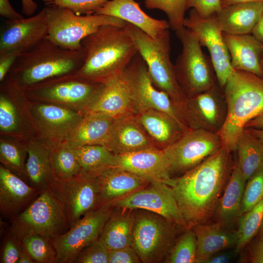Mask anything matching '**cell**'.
<instances>
[{"instance_id": "obj_1", "label": "cell", "mask_w": 263, "mask_h": 263, "mask_svg": "<svg viewBox=\"0 0 263 263\" xmlns=\"http://www.w3.org/2000/svg\"><path fill=\"white\" fill-rule=\"evenodd\" d=\"M231 153L223 146L197 166L172 178L170 187L187 228L213 218L234 164Z\"/></svg>"}, {"instance_id": "obj_2", "label": "cell", "mask_w": 263, "mask_h": 263, "mask_svg": "<svg viewBox=\"0 0 263 263\" xmlns=\"http://www.w3.org/2000/svg\"><path fill=\"white\" fill-rule=\"evenodd\" d=\"M83 62L75 73L87 81L105 84L119 76L138 50L124 27L106 25L81 41Z\"/></svg>"}, {"instance_id": "obj_3", "label": "cell", "mask_w": 263, "mask_h": 263, "mask_svg": "<svg viewBox=\"0 0 263 263\" xmlns=\"http://www.w3.org/2000/svg\"><path fill=\"white\" fill-rule=\"evenodd\" d=\"M223 89L227 113L217 133L223 146L233 152L246 124L263 113V77L235 71Z\"/></svg>"}, {"instance_id": "obj_4", "label": "cell", "mask_w": 263, "mask_h": 263, "mask_svg": "<svg viewBox=\"0 0 263 263\" xmlns=\"http://www.w3.org/2000/svg\"><path fill=\"white\" fill-rule=\"evenodd\" d=\"M83 62L82 50L71 51L47 38L17 58L10 79L24 89L55 77L75 73Z\"/></svg>"}, {"instance_id": "obj_5", "label": "cell", "mask_w": 263, "mask_h": 263, "mask_svg": "<svg viewBox=\"0 0 263 263\" xmlns=\"http://www.w3.org/2000/svg\"><path fill=\"white\" fill-rule=\"evenodd\" d=\"M124 28L145 60L154 85L169 95L187 122L188 98L177 80L174 65L170 59L169 29L158 38H153L127 22Z\"/></svg>"}, {"instance_id": "obj_6", "label": "cell", "mask_w": 263, "mask_h": 263, "mask_svg": "<svg viewBox=\"0 0 263 263\" xmlns=\"http://www.w3.org/2000/svg\"><path fill=\"white\" fill-rule=\"evenodd\" d=\"M46 38L58 46L71 51L82 50L81 41L100 27H124L126 22L113 16L95 13L77 15L66 8L46 6Z\"/></svg>"}, {"instance_id": "obj_7", "label": "cell", "mask_w": 263, "mask_h": 263, "mask_svg": "<svg viewBox=\"0 0 263 263\" xmlns=\"http://www.w3.org/2000/svg\"><path fill=\"white\" fill-rule=\"evenodd\" d=\"M175 34L182 49L174 65L177 80L188 98L218 84L211 61L203 53L195 34L183 26Z\"/></svg>"}, {"instance_id": "obj_8", "label": "cell", "mask_w": 263, "mask_h": 263, "mask_svg": "<svg viewBox=\"0 0 263 263\" xmlns=\"http://www.w3.org/2000/svg\"><path fill=\"white\" fill-rule=\"evenodd\" d=\"M131 246L142 263L164 262L176 241V224L156 213L133 209Z\"/></svg>"}, {"instance_id": "obj_9", "label": "cell", "mask_w": 263, "mask_h": 263, "mask_svg": "<svg viewBox=\"0 0 263 263\" xmlns=\"http://www.w3.org/2000/svg\"><path fill=\"white\" fill-rule=\"evenodd\" d=\"M13 220L11 232L13 239L21 241L32 234L52 239L64 228L68 221L65 208L49 188Z\"/></svg>"}, {"instance_id": "obj_10", "label": "cell", "mask_w": 263, "mask_h": 263, "mask_svg": "<svg viewBox=\"0 0 263 263\" xmlns=\"http://www.w3.org/2000/svg\"><path fill=\"white\" fill-rule=\"evenodd\" d=\"M104 86L83 79L74 73L50 79L23 90L31 97L85 113L97 99Z\"/></svg>"}, {"instance_id": "obj_11", "label": "cell", "mask_w": 263, "mask_h": 263, "mask_svg": "<svg viewBox=\"0 0 263 263\" xmlns=\"http://www.w3.org/2000/svg\"><path fill=\"white\" fill-rule=\"evenodd\" d=\"M120 77L138 111L153 109L173 117L185 131L191 130L169 95L153 83L147 64L137 54L126 67Z\"/></svg>"}, {"instance_id": "obj_12", "label": "cell", "mask_w": 263, "mask_h": 263, "mask_svg": "<svg viewBox=\"0 0 263 263\" xmlns=\"http://www.w3.org/2000/svg\"><path fill=\"white\" fill-rule=\"evenodd\" d=\"M48 188L63 204L71 226L86 213L104 205L98 178L93 171L82 169L67 179L56 178Z\"/></svg>"}, {"instance_id": "obj_13", "label": "cell", "mask_w": 263, "mask_h": 263, "mask_svg": "<svg viewBox=\"0 0 263 263\" xmlns=\"http://www.w3.org/2000/svg\"><path fill=\"white\" fill-rule=\"evenodd\" d=\"M114 207L107 203L86 213L71 228L52 239L56 252L55 263H73L79 253L98 239Z\"/></svg>"}, {"instance_id": "obj_14", "label": "cell", "mask_w": 263, "mask_h": 263, "mask_svg": "<svg viewBox=\"0 0 263 263\" xmlns=\"http://www.w3.org/2000/svg\"><path fill=\"white\" fill-rule=\"evenodd\" d=\"M223 146L217 133L191 129L163 150L172 174H182L193 168Z\"/></svg>"}, {"instance_id": "obj_15", "label": "cell", "mask_w": 263, "mask_h": 263, "mask_svg": "<svg viewBox=\"0 0 263 263\" xmlns=\"http://www.w3.org/2000/svg\"><path fill=\"white\" fill-rule=\"evenodd\" d=\"M215 14L204 18L191 9L188 17L184 20L183 26L192 31L201 45L207 49L218 84L223 89L229 77L235 71L232 67L223 32Z\"/></svg>"}, {"instance_id": "obj_16", "label": "cell", "mask_w": 263, "mask_h": 263, "mask_svg": "<svg viewBox=\"0 0 263 263\" xmlns=\"http://www.w3.org/2000/svg\"><path fill=\"white\" fill-rule=\"evenodd\" d=\"M112 204L114 207L151 211L180 227L187 228L173 190L164 183L150 182L146 187Z\"/></svg>"}, {"instance_id": "obj_17", "label": "cell", "mask_w": 263, "mask_h": 263, "mask_svg": "<svg viewBox=\"0 0 263 263\" xmlns=\"http://www.w3.org/2000/svg\"><path fill=\"white\" fill-rule=\"evenodd\" d=\"M47 34L44 8L27 18L6 20L0 36V55L12 51L26 52L46 38Z\"/></svg>"}, {"instance_id": "obj_18", "label": "cell", "mask_w": 263, "mask_h": 263, "mask_svg": "<svg viewBox=\"0 0 263 263\" xmlns=\"http://www.w3.org/2000/svg\"><path fill=\"white\" fill-rule=\"evenodd\" d=\"M31 113L41 134L56 145L68 139L84 115L62 105L45 103L33 104Z\"/></svg>"}, {"instance_id": "obj_19", "label": "cell", "mask_w": 263, "mask_h": 263, "mask_svg": "<svg viewBox=\"0 0 263 263\" xmlns=\"http://www.w3.org/2000/svg\"><path fill=\"white\" fill-rule=\"evenodd\" d=\"M219 84L188 98L186 121L191 129H201L217 133L226 117L224 92Z\"/></svg>"}, {"instance_id": "obj_20", "label": "cell", "mask_w": 263, "mask_h": 263, "mask_svg": "<svg viewBox=\"0 0 263 263\" xmlns=\"http://www.w3.org/2000/svg\"><path fill=\"white\" fill-rule=\"evenodd\" d=\"M114 166L132 172L150 182H162L170 186L173 178L163 150L156 147L116 155Z\"/></svg>"}, {"instance_id": "obj_21", "label": "cell", "mask_w": 263, "mask_h": 263, "mask_svg": "<svg viewBox=\"0 0 263 263\" xmlns=\"http://www.w3.org/2000/svg\"><path fill=\"white\" fill-rule=\"evenodd\" d=\"M105 146L116 155L156 147L135 115L114 119Z\"/></svg>"}, {"instance_id": "obj_22", "label": "cell", "mask_w": 263, "mask_h": 263, "mask_svg": "<svg viewBox=\"0 0 263 263\" xmlns=\"http://www.w3.org/2000/svg\"><path fill=\"white\" fill-rule=\"evenodd\" d=\"M94 13L119 18L153 38H158L170 29L168 21L150 17L134 0H110Z\"/></svg>"}, {"instance_id": "obj_23", "label": "cell", "mask_w": 263, "mask_h": 263, "mask_svg": "<svg viewBox=\"0 0 263 263\" xmlns=\"http://www.w3.org/2000/svg\"><path fill=\"white\" fill-rule=\"evenodd\" d=\"M232 67L263 77L261 65L263 43L252 35H232L223 32Z\"/></svg>"}, {"instance_id": "obj_24", "label": "cell", "mask_w": 263, "mask_h": 263, "mask_svg": "<svg viewBox=\"0 0 263 263\" xmlns=\"http://www.w3.org/2000/svg\"><path fill=\"white\" fill-rule=\"evenodd\" d=\"M94 172L99 180L103 204L112 203L150 183L143 177L115 166L105 168Z\"/></svg>"}, {"instance_id": "obj_25", "label": "cell", "mask_w": 263, "mask_h": 263, "mask_svg": "<svg viewBox=\"0 0 263 263\" xmlns=\"http://www.w3.org/2000/svg\"><path fill=\"white\" fill-rule=\"evenodd\" d=\"M191 228L197 238L196 263H203L214 254L235 248L237 245V231L218 223L199 224Z\"/></svg>"}, {"instance_id": "obj_26", "label": "cell", "mask_w": 263, "mask_h": 263, "mask_svg": "<svg viewBox=\"0 0 263 263\" xmlns=\"http://www.w3.org/2000/svg\"><path fill=\"white\" fill-rule=\"evenodd\" d=\"M104 85L97 99L85 113H99L114 119L138 113L136 106L120 75Z\"/></svg>"}, {"instance_id": "obj_27", "label": "cell", "mask_w": 263, "mask_h": 263, "mask_svg": "<svg viewBox=\"0 0 263 263\" xmlns=\"http://www.w3.org/2000/svg\"><path fill=\"white\" fill-rule=\"evenodd\" d=\"M263 12V2L234 4L216 13L217 22L223 33L232 35L248 34Z\"/></svg>"}, {"instance_id": "obj_28", "label": "cell", "mask_w": 263, "mask_h": 263, "mask_svg": "<svg viewBox=\"0 0 263 263\" xmlns=\"http://www.w3.org/2000/svg\"><path fill=\"white\" fill-rule=\"evenodd\" d=\"M246 181L239 167L237 159L216 209L215 222L230 228L242 215V200Z\"/></svg>"}, {"instance_id": "obj_29", "label": "cell", "mask_w": 263, "mask_h": 263, "mask_svg": "<svg viewBox=\"0 0 263 263\" xmlns=\"http://www.w3.org/2000/svg\"><path fill=\"white\" fill-rule=\"evenodd\" d=\"M135 116L155 146L164 150L186 132L168 113L153 109L141 111Z\"/></svg>"}, {"instance_id": "obj_30", "label": "cell", "mask_w": 263, "mask_h": 263, "mask_svg": "<svg viewBox=\"0 0 263 263\" xmlns=\"http://www.w3.org/2000/svg\"><path fill=\"white\" fill-rule=\"evenodd\" d=\"M114 120L104 113H86L66 142L73 148L85 145L105 146Z\"/></svg>"}, {"instance_id": "obj_31", "label": "cell", "mask_w": 263, "mask_h": 263, "mask_svg": "<svg viewBox=\"0 0 263 263\" xmlns=\"http://www.w3.org/2000/svg\"><path fill=\"white\" fill-rule=\"evenodd\" d=\"M26 170L33 187L43 189L56 178L52 160V147L36 141L26 146Z\"/></svg>"}, {"instance_id": "obj_32", "label": "cell", "mask_w": 263, "mask_h": 263, "mask_svg": "<svg viewBox=\"0 0 263 263\" xmlns=\"http://www.w3.org/2000/svg\"><path fill=\"white\" fill-rule=\"evenodd\" d=\"M134 221L133 210L114 207L99 240L109 250L131 246Z\"/></svg>"}, {"instance_id": "obj_33", "label": "cell", "mask_w": 263, "mask_h": 263, "mask_svg": "<svg viewBox=\"0 0 263 263\" xmlns=\"http://www.w3.org/2000/svg\"><path fill=\"white\" fill-rule=\"evenodd\" d=\"M20 177L3 165L0 166V208L5 215H13L34 192Z\"/></svg>"}, {"instance_id": "obj_34", "label": "cell", "mask_w": 263, "mask_h": 263, "mask_svg": "<svg viewBox=\"0 0 263 263\" xmlns=\"http://www.w3.org/2000/svg\"><path fill=\"white\" fill-rule=\"evenodd\" d=\"M238 163L246 181L263 166V143L246 128L236 144Z\"/></svg>"}, {"instance_id": "obj_35", "label": "cell", "mask_w": 263, "mask_h": 263, "mask_svg": "<svg viewBox=\"0 0 263 263\" xmlns=\"http://www.w3.org/2000/svg\"><path fill=\"white\" fill-rule=\"evenodd\" d=\"M73 149L83 170L94 172L115 165L116 154L106 146L85 145Z\"/></svg>"}, {"instance_id": "obj_36", "label": "cell", "mask_w": 263, "mask_h": 263, "mask_svg": "<svg viewBox=\"0 0 263 263\" xmlns=\"http://www.w3.org/2000/svg\"><path fill=\"white\" fill-rule=\"evenodd\" d=\"M52 160L56 178L67 179L82 170L74 149L66 141L52 147Z\"/></svg>"}, {"instance_id": "obj_37", "label": "cell", "mask_w": 263, "mask_h": 263, "mask_svg": "<svg viewBox=\"0 0 263 263\" xmlns=\"http://www.w3.org/2000/svg\"><path fill=\"white\" fill-rule=\"evenodd\" d=\"M263 223V199L238 220V242L235 248L237 254L252 240L260 230Z\"/></svg>"}, {"instance_id": "obj_38", "label": "cell", "mask_w": 263, "mask_h": 263, "mask_svg": "<svg viewBox=\"0 0 263 263\" xmlns=\"http://www.w3.org/2000/svg\"><path fill=\"white\" fill-rule=\"evenodd\" d=\"M197 238L191 227L176 240L165 263H195L196 261Z\"/></svg>"}, {"instance_id": "obj_39", "label": "cell", "mask_w": 263, "mask_h": 263, "mask_svg": "<svg viewBox=\"0 0 263 263\" xmlns=\"http://www.w3.org/2000/svg\"><path fill=\"white\" fill-rule=\"evenodd\" d=\"M26 147L6 140L0 142V159L2 165L19 177H27L26 170Z\"/></svg>"}, {"instance_id": "obj_40", "label": "cell", "mask_w": 263, "mask_h": 263, "mask_svg": "<svg viewBox=\"0 0 263 263\" xmlns=\"http://www.w3.org/2000/svg\"><path fill=\"white\" fill-rule=\"evenodd\" d=\"M49 240L38 234H32L22 241L23 249L35 263H55L56 252Z\"/></svg>"}, {"instance_id": "obj_41", "label": "cell", "mask_w": 263, "mask_h": 263, "mask_svg": "<svg viewBox=\"0 0 263 263\" xmlns=\"http://www.w3.org/2000/svg\"><path fill=\"white\" fill-rule=\"evenodd\" d=\"M188 0H144L145 7L158 9L167 16L170 28L176 31L183 26Z\"/></svg>"}, {"instance_id": "obj_42", "label": "cell", "mask_w": 263, "mask_h": 263, "mask_svg": "<svg viewBox=\"0 0 263 263\" xmlns=\"http://www.w3.org/2000/svg\"><path fill=\"white\" fill-rule=\"evenodd\" d=\"M263 199V166L246 181L244 192L242 215Z\"/></svg>"}, {"instance_id": "obj_43", "label": "cell", "mask_w": 263, "mask_h": 263, "mask_svg": "<svg viewBox=\"0 0 263 263\" xmlns=\"http://www.w3.org/2000/svg\"><path fill=\"white\" fill-rule=\"evenodd\" d=\"M110 0H43L46 6L68 9L77 15L94 13Z\"/></svg>"}, {"instance_id": "obj_44", "label": "cell", "mask_w": 263, "mask_h": 263, "mask_svg": "<svg viewBox=\"0 0 263 263\" xmlns=\"http://www.w3.org/2000/svg\"><path fill=\"white\" fill-rule=\"evenodd\" d=\"M73 263H109V250L97 239L85 247Z\"/></svg>"}, {"instance_id": "obj_45", "label": "cell", "mask_w": 263, "mask_h": 263, "mask_svg": "<svg viewBox=\"0 0 263 263\" xmlns=\"http://www.w3.org/2000/svg\"><path fill=\"white\" fill-rule=\"evenodd\" d=\"M19 126L16 107L11 100L3 94L0 97V129L1 132H11Z\"/></svg>"}, {"instance_id": "obj_46", "label": "cell", "mask_w": 263, "mask_h": 263, "mask_svg": "<svg viewBox=\"0 0 263 263\" xmlns=\"http://www.w3.org/2000/svg\"><path fill=\"white\" fill-rule=\"evenodd\" d=\"M186 8L194 9L200 16L206 18L221 10V0H188Z\"/></svg>"}, {"instance_id": "obj_47", "label": "cell", "mask_w": 263, "mask_h": 263, "mask_svg": "<svg viewBox=\"0 0 263 263\" xmlns=\"http://www.w3.org/2000/svg\"><path fill=\"white\" fill-rule=\"evenodd\" d=\"M140 263V258L131 246L109 250V263Z\"/></svg>"}, {"instance_id": "obj_48", "label": "cell", "mask_w": 263, "mask_h": 263, "mask_svg": "<svg viewBox=\"0 0 263 263\" xmlns=\"http://www.w3.org/2000/svg\"><path fill=\"white\" fill-rule=\"evenodd\" d=\"M17 241L14 239L6 241L3 248L1 263H18L21 249L17 244Z\"/></svg>"}, {"instance_id": "obj_49", "label": "cell", "mask_w": 263, "mask_h": 263, "mask_svg": "<svg viewBox=\"0 0 263 263\" xmlns=\"http://www.w3.org/2000/svg\"><path fill=\"white\" fill-rule=\"evenodd\" d=\"M22 53L12 51L0 55V81H2L10 71L17 58Z\"/></svg>"}, {"instance_id": "obj_50", "label": "cell", "mask_w": 263, "mask_h": 263, "mask_svg": "<svg viewBox=\"0 0 263 263\" xmlns=\"http://www.w3.org/2000/svg\"><path fill=\"white\" fill-rule=\"evenodd\" d=\"M235 248L232 250H224L211 256L203 263H228L233 261L237 255Z\"/></svg>"}, {"instance_id": "obj_51", "label": "cell", "mask_w": 263, "mask_h": 263, "mask_svg": "<svg viewBox=\"0 0 263 263\" xmlns=\"http://www.w3.org/2000/svg\"><path fill=\"white\" fill-rule=\"evenodd\" d=\"M0 15L7 20L20 19L24 16L17 12L12 6L9 0H0Z\"/></svg>"}, {"instance_id": "obj_52", "label": "cell", "mask_w": 263, "mask_h": 263, "mask_svg": "<svg viewBox=\"0 0 263 263\" xmlns=\"http://www.w3.org/2000/svg\"><path fill=\"white\" fill-rule=\"evenodd\" d=\"M249 259L253 263H263V241L259 238L250 246Z\"/></svg>"}, {"instance_id": "obj_53", "label": "cell", "mask_w": 263, "mask_h": 263, "mask_svg": "<svg viewBox=\"0 0 263 263\" xmlns=\"http://www.w3.org/2000/svg\"><path fill=\"white\" fill-rule=\"evenodd\" d=\"M22 14L27 17L34 15L38 4L34 0H21Z\"/></svg>"}, {"instance_id": "obj_54", "label": "cell", "mask_w": 263, "mask_h": 263, "mask_svg": "<svg viewBox=\"0 0 263 263\" xmlns=\"http://www.w3.org/2000/svg\"><path fill=\"white\" fill-rule=\"evenodd\" d=\"M252 33L256 38L263 43V12L254 27Z\"/></svg>"}, {"instance_id": "obj_55", "label": "cell", "mask_w": 263, "mask_h": 263, "mask_svg": "<svg viewBox=\"0 0 263 263\" xmlns=\"http://www.w3.org/2000/svg\"><path fill=\"white\" fill-rule=\"evenodd\" d=\"M255 128L263 129V113L248 121L245 126V128Z\"/></svg>"}, {"instance_id": "obj_56", "label": "cell", "mask_w": 263, "mask_h": 263, "mask_svg": "<svg viewBox=\"0 0 263 263\" xmlns=\"http://www.w3.org/2000/svg\"><path fill=\"white\" fill-rule=\"evenodd\" d=\"M254 2H263V0H221V7L222 8L234 4Z\"/></svg>"}, {"instance_id": "obj_57", "label": "cell", "mask_w": 263, "mask_h": 263, "mask_svg": "<svg viewBox=\"0 0 263 263\" xmlns=\"http://www.w3.org/2000/svg\"><path fill=\"white\" fill-rule=\"evenodd\" d=\"M35 263L30 255L23 249L21 250L19 258L18 263Z\"/></svg>"}, {"instance_id": "obj_58", "label": "cell", "mask_w": 263, "mask_h": 263, "mask_svg": "<svg viewBox=\"0 0 263 263\" xmlns=\"http://www.w3.org/2000/svg\"><path fill=\"white\" fill-rule=\"evenodd\" d=\"M253 135L263 143V129L246 128Z\"/></svg>"}, {"instance_id": "obj_59", "label": "cell", "mask_w": 263, "mask_h": 263, "mask_svg": "<svg viewBox=\"0 0 263 263\" xmlns=\"http://www.w3.org/2000/svg\"><path fill=\"white\" fill-rule=\"evenodd\" d=\"M258 238L263 241V223L260 230V233Z\"/></svg>"}, {"instance_id": "obj_60", "label": "cell", "mask_w": 263, "mask_h": 263, "mask_svg": "<svg viewBox=\"0 0 263 263\" xmlns=\"http://www.w3.org/2000/svg\"><path fill=\"white\" fill-rule=\"evenodd\" d=\"M261 65L262 70L263 71V46L262 54V57H261Z\"/></svg>"}]
</instances>
